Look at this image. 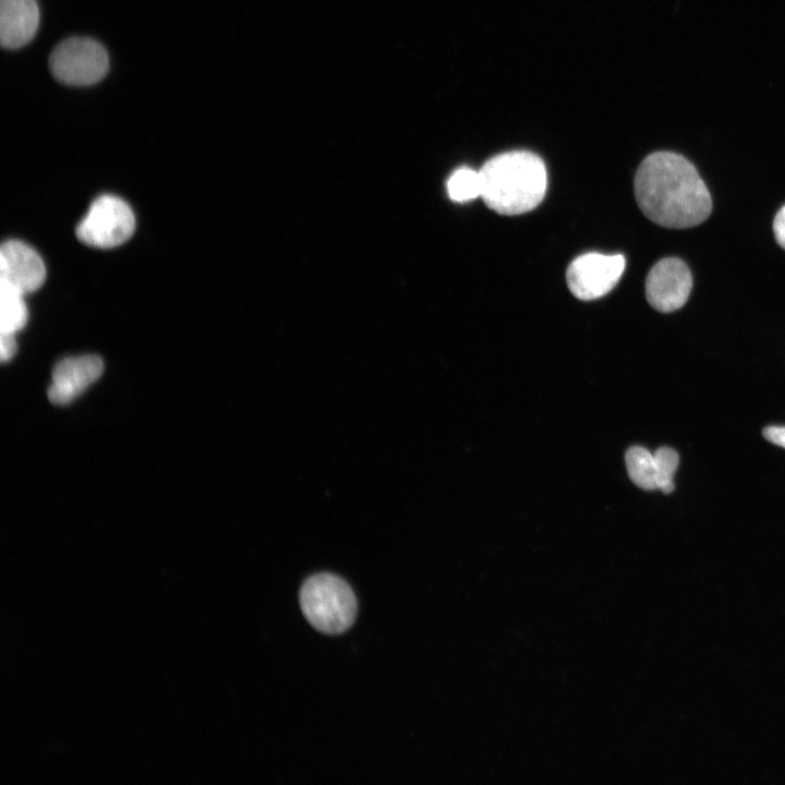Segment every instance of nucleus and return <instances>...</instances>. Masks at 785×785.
<instances>
[{
	"mask_svg": "<svg viewBox=\"0 0 785 785\" xmlns=\"http://www.w3.org/2000/svg\"><path fill=\"white\" fill-rule=\"evenodd\" d=\"M45 278L44 261L32 246L19 240H9L1 245L0 280L25 294L37 290Z\"/></svg>",
	"mask_w": 785,
	"mask_h": 785,
	"instance_id": "1a4fd4ad",
	"label": "nucleus"
},
{
	"mask_svg": "<svg viewBox=\"0 0 785 785\" xmlns=\"http://www.w3.org/2000/svg\"><path fill=\"white\" fill-rule=\"evenodd\" d=\"M447 192L455 202H468L482 194L480 171L468 167L457 169L447 181Z\"/></svg>",
	"mask_w": 785,
	"mask_h": 785,
	"instance_id": "ddd939ff",
	"label": "nucleus"
},
{
	"mask_svg": "<svg viewBox=\"0 0 785 785\" xmlns=\"http://www.w3.org/2000/svg\"><path fill=\"white\" fill-rule=\"evenodd\" d=\"M762 433L766 440L785 448V426H768Z\"/></svg>",
	"mask_w": 785,
	"mask_h": 785,
	"instance_id": "f3484780",
	"label": "nucleus"
},
{
	"mask_svg": "<svg viewBox=\"0 0 785 785\" xmlns=\"http://www.w3.org/2000/svg\"><path fill=\"white\" fill-rule=\"evenodd\" d=\"M625 264L621 254L605 255L595 252L582 254L567 268L568 288L576 298L583 301L603 297L617 285Z\"/></svg>",
	"mask_w": 785,
	"mask_h": 785,
	"instance_id": "423d86ee",
	"label": "nucleus"
},
{
	"mask_svg": "<svg viewBox=\"0 0 785 785\" xmlns=\"http://www.w3.org/2000/svg\"><path fill=\"white\" fill-rule=\"evenodd\" d=\"M637 204L654 224L673 229L700 225L712 212L711 195L695 166L673 152H655L633 181Z\"/></svg>",
	"mask_w": 785,
	"mask_h": 785,
	"instance_id": "f257e3e1",
	"label": "nucleus"
},
{
	"mask_svg": "<svg viewBox=\"0 0 785 785\" xmlns=\"http://www.w3.org/2000/svg\"><path fill=\"white\" fill-rule=\"evenodd\" d=\"M24 293L0 280V331L16 334L27 322Z\"/></svg>",
	"mask_w": 785,
	"mask_h": 785,
	"instance_id": "9b49d317",
	"label": "nucleus"
},
{
	"mask_svg": "<svg viewBox=\"0 0 785 785\" xmlns=\"http://www.w3.org/2000/svg\"><path fill=\"white\" fill-rule=\"evenodd\" d=\"M773 232L778 245L785 250V206L774 217Z\"/></svg>",
	"mask_w": 785,
	"mask_h": 785,
	"instance_id": "dca6fc26",
	"label": "nucleus"
},
{
	"mask_svg": "<svg viewBox=\"0 0 785 785\" xmlns=\"http://www.w3.org/2000/svg\"><path fill=\"white\" fill-rule=\"evenodd\" d=\"M135 229V217L126 202L101 195L90 205L76 227L77 239L86 245L110 249L128 241Z\"/></svg>",
	"mask_w": 785,
	"mask_h": 785,
	"instance_id": "39448f33",
	"label": "nucleus"
},
{
	"mask_svg": "<svg viewBox=\"0 0 785 785\" xmlns=\"http://www.w3.org/2000/svg\"><path fill=\"white\" fill-rule=\"evenodd\" d=\"M305 618L318 631L339 635L352 626L358 603L351 587L342 578L317 573L307 578L300 590Z\"/></svg>",
	"mask_w": 785,
	"mask_h": 785,
	"instance_id": "7ed1b4c3",
	"label": "nucleus"
},
{
	"mask_svg": "<svg viewBox=\"0 0 785 785\" xmlns=\"http://www.w3.org/2000/svg\"><path fill=\"white\" fill-rule=\"evenodd\" d=\"M51 75L70 86H89L101 81L109 70L105 47L89 37H70L58 44L48 60Z\"/></svg>",
	"mask_w": 785,
	"mask_h": 785,
	"instance_id": "20e7f679",
	"label": "nucleus"
},
{
	"mask_svg": "<svg viewBox=\"0 0 785 785\" xmlns=\"http://www.w3.org/2000/svg\"><path fill=\"white\" fill-rule=\"evenodd\" d=\"M39 25L36 0H0V44L17 49L28 44Z\"/></svg>",
	"mask_w": 785,
	"mask_h": 785,
	"instance_id": "9d476101",
	"label": "nucleus"
},
{
	"mask_svg": "<svg viewBox=\"0 0 785 785\" xmlns=\"http://www.w3.org/2000/svg\"><path fill=\"white\" fill-rule=\"evenodd\" d=\"M631 481L642 490H657V471L653 454L641 446L630 447L625 456Z\"/></svg>",
	"mask_w": 785,
	"mask_h": 785,
	"instance_id": "f8f14e48",
	"label": "nucleus"
},
{
	"mask_svg": "<svg viewBox=\"0 0 785 785\" xmlns=\"http://www.w3.org/2000/svg\"><path fill=\"white\" fill-rule=\"evenodd\" d=\"M482 194L488 208L500 215H520L544 198L547 173L543 160L528 150L504 153L480 169Z\"/></svg>",
	"mask_w": 785,
	"mask_h": 785,
	"instance_id": "f03ea898",
	"label": "nucleus"
},
{
	"mask_svg": "<svg viewBox=\"0 0 785 785\" xmlns=\"http://www.w3.org/2000/svg\"><path fill=\"white\" fill-rule=\"evenodd\" d=\"M102 371V360L97 355L87 354L61 360L52 371V383L48 388L50 402L62 406L73 401L100 377Z\"/></svg>",
	"mask_w": 785,
	"mask_h": 785,
	"instance_id": "6e6552de",
	"label": "nucleus"
},
{
	"mask_svg": "<svg viewBox=\"0 0 785 785\" xmlns=\"http://www.w3.org/2000/svg\"><path fill=\"white\" fill-rule=\"evenodd\" d=\"M653 456L657 471V490L669 494L675 487L673 476L679 462L678 454L669 447H661Z\"/></svg>",
	"mask_w": 785,
	"mask_h": 785,
	"instance_id": "4468645a",
	"label": "nucleus"
},
{
	"mask_svg": "<svg viewBox=\"0 0 785 785\" xmlns=\"http://www.w3.org/2000/svg\"><path fill=\"white\" fill-rule=\"evenodd\" d=\"M15 334L1 333L0 338V355L1 361H9L16 352Z\"/></svg>",
	"mask_w": 785,
	"mask_h": 785,
	"instance_id": "2eb2a0df",
	"label": "nucleus"
},
{
	"mask_svg": "<svg viewBox=\"0 0 785 785\" xmlns=\"http://www.w3.org/2000/svg\"><path fill=\"white\" fill-rule=\"evenodd\" d=\"M691 288V273L686 263L677 257L659 261L645 280L647 300L662 313L680 309L687 302Z\"/></svg>",
	"mask_w": 785,
	"mask_h": 785,
	"instance_id": "0eeeda50",
	"label": "nucleus"
}]
</instances>
